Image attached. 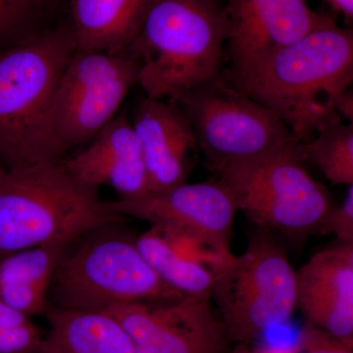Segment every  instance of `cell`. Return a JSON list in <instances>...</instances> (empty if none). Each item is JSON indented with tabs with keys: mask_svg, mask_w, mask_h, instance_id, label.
<instances>
[{
	"mask_svg": "<svg viewBox=\"0 0 353 353\" xmlns=\"http://www.w3.org/2000/svg\"><path fill=\"white\" fill-rule=\"evenodd\" d=\"M319 233L334 234L341 243H353V185H348L343 203L331 208Z\"/></svg>",
	"mask_w": 353,
	"mask_h": 353,
	"instance_id": "603a6c76",
	"label": "cell"
},
{
	"mask_svg": "<svg viewBox=\"0 0 353 353\" xmlns=\"http://www.w3.org/2000/svg\"><path fill=\"white\" fill-rule=\"evenodd\" d=\"M296 350L299 353H352V345L316 327L304 330L299 334Z\"/></svg>",
	"mask_w": 353,
	"mask_h": 353,
	"instance_id": "cb8c5ba5",
	"label": "cell"
},
{
	"mask_svg": "<svg viewBox=\"0 0 353 353\" xmlns=\"http://www.w3.org/2000/svg\"><path fill=\"white\" fill-rule=\"evenodd\" d=\"M296 307L317 328L353 343V243L313 255L296 272Z\"/></svg>",
	"mask_w": 353,
	"mask_h": 353,
	"instance_id": "9a60e30c",
	"label": "cell"
},
{
	"mask_svg": "<svg viewBox=\"0 0 353 353\" xmlns=\"http://www.w3.org/2000/svg\"><path fill=\"white\" fill-rule=\"evenodd\" d=\"M294 155L311 162L333 185H353V124L336 121L318 130L310 141L296 143Z\"/></svg>",
	"mask_w": 353,
	"mask_h": 353,
	"instance_id": "ffe728a7",
	"label": "cell"
},
{
	"mask_svg": "<svg viewBox=\"0 0 353 353\" xmlns=\"http://www.w3.org/2000/svg\"><path fill=\"white\" fill-rule=\"evenodd\" d=\"M46 0H0V50L32 41L46 31Z\"/></svg>",
	"mask_w": 353,
	"mask_h": 353,
	"instance_id": "44dd1931",
	"label": "cell"
},
{
	"mask_svg": "<svg viewBox=\"0 0 353 353\" xmlns=\"http://www.w3.org/2000/svg\"><path fill=\"white\" fill-rule=\"evenodd\" d=\"M116 225V224H115ZM99 228L70 243L58 260L48 290L55 307L104 311L129 303H162L183 296L165 284L136 243V239Z\"/></svg>",
	"mask_w": 353,
	"mask_h": 353,
	"instance_id": "5b68a950",
	"label": "cell"
},
{
	"mask_svg": "<svg viewBox=\"0 0 353 353\" xmlns=\"http://www.w3.org/2000/svg\"><path fill=\"white\" fill-rule=\"evenodd\" d=\"M294 350H275V348H269V350H264L261 353H294Z\"/></svg>",
	"mask_w": 353,
	"mask_h": 353,
	"instance_id": "83f0119b",
	"label": "cell"
},
{
	"mask_svg": "<svg viewBox=\"0 0 353 353\" xmlns=\"http://www.w3.org/2000/svg\"><path fill=\"white\" fill-rule=\"evenodd\" d=\"M39 353H136L126 330L105 311L48 307Z\"/></svg>",
	"mask_w": 353,
	"mask_h": 353,
	"instance_id": "ac0fdd59",
	"label": "cell"
},
{
	"mask_svg": "<svg viewBox=\"0 0 353 353\" xmlns=\"http://www.w3.org/2000/svg\"><path fill=\"white\" fill-rule=\"evenodd\" d=\"M228 338L248 341L285 324L296 308V272L273 232L260 229L211 292Z\"/></svg>",
	"mask_w": 353,
	"mask_h": 353,
	"instance_id": "52a82bcc",
	"label": "cell"
},
{
	"mask_svg": "<svg viewBox=\"0 0 353 353\" xmlns=\"http://www.w3.org/2000/svg\"><path fill=\"white\" fill-rule=\"evenodd\" d=\"M215 1L219 2V3H222V0H215Z\"/></svg>",
	"mask_w": 353,
	"mask_h": 353,
	"instance_id": "f1b7e54d",
	"label": "cell"
},
{
	"mask_svg": "<svg viewBox=\"0 0 353 353\" xmlns=\"http://www.w3.org/2000/svg\"><path fill=\"white\" fill-rule=\"evenodd\" d=\"M210 294L106 309L126 330L136 353H221L227 334Z\"/></svg>",
	"mask_w": 353,
	"mask_h": 353,
	"instance_id": "30bf717a",
	"label": "cell"
},
{
	"mask_svg": "<svg viewBox=\"0 0 353 353\" xmlns=\"http://www.w3.org/2000/svg\"><path fill=\"white\" fill-rule=\"evenodd\" d=\"M76 50L70 23L0 50V162L7 170L66 160L51 132L50 114Z\"/></svg>",
	"mask_w": 353,
	"mask_h": 353,
	"instance_id": "7a4b0ae2",
	"label": "cell"
},
{
	"mask_svg": "<svg viewBox=\"0 0 353 353\" xmlns=\"http://www.w3.org/2000/svg\"><path fill=\"white\" fill-rule=\"evenodd\" d=\"M139 63L126 54L76 50L60 79L50 114L53 138L66 154L92 141L117 115Z\"/></svg>",
	"mask_w": 353,
	"mask_h": 353,
	"instance_id": "9c48e42d",
	"label": "cell"
},
{
	"mask_svg": "<svg viewBox=\"0 0 353 353\" xmlns=\"http://www.w3.org/2000/svg\"><path fill=\"white\" fill-rule=\"evenodd\" d=\"M230 85L269 109L297 143L341 121L334 103L353 81V32L334 21L274 51Z\"/></svg>",
	"mask_w": 353,
	"mask_h": 353,
	"instance_id": "6da1fadb",
	"label": "cell"
},
{
	"mask_svg": "<svg viewBox=\"0 0 353 353\" xmlns=\"http://www.w3.org/2000/svg\"><path fill=\"white\" fill-rule=\"evenodd\" d=\"M331 7L334 12L341 14L347 22L353 19V0H321Z\"/></svg>",
	"mask_w": 353,
	"mask_h": 353,
	"instance_id": "484cf974",
	"label": "cell"
},
{
	"mask_svg": "<svg viewBox=\"0 0 353 353\" xmlns=\"http://www.w3.org/2000/svg\"><path fill=\"white\" fill-rule=\"evenodd\" d=\"M31 317L0 301V353H30L34 334Z\"/></svg>",
	"mask_w": 353,
	"mask_h": 353,
	"instance_id": "7402d4cb",
	"label": "cell"
},
{
	"mask_svg": "<svg viewBox=\"0 0 353 353\" xmlns=\"http://www.w3.org/2000/svg\"><path fill=\"white\" fill-rule=\"evenodd\" d=\"M336 113L340 116L341 119L347 120L352 123L353 121V94L352 90H347L343 92L336 99L334 103Z\"/></svg>",
	"mask_w": 353,
	"mask_h": 353,
	"instance_id": "d4e9b609",
	"label": "cell"
},
{
	"mask_svg": "<svg viewBox=\"0 0 353 353\" xmlns=\"http://www.w3.org/2000/svg\"><path fill=\"white\" fill-rule=\"evenodd\" d=\"M157 0H69L77 50L125 54Z\"/></svg>",
	"mask_w": 353,
	"mask_h": 353,
	"instance_id": "e0dca14e",
	"label": "cell"
},
{
	"mask_svg": "<svg viewBox=\"0 0 353 353\" xmlns=\"http://www.w3.org/2000/svg\"><path fill=\"white\" fill-rule=\"evenodd\" d=\"M123 218L108 210L99 188L72 176L65 160L8 171L0 185V260L36 246L72 243Z\"/></svg>",
	"mask_w": 353,
	"mask_h": 353,
	"instance_id": "277c9868",
	"label": "cell"
},
{
	"mask_svg": "<svg viewBox=\"0 0 353 353\" xmlns=\"http://www.w3.org/2000/svg\"><path fill=\"white\" fill-rule=\"evenodd\" d=\"M229 22L215 0H157L125 54L146 97L173 99L219 75Z\"/></svg>",
	"mask_w": 353,
	"mask_h": 353,
	"instance_id": "3957f363",
	"label": "cell"
},
{
	"mask_svg": "<svg viewBox=\"0 0 353 353\" xmlns=\"http://www.w3.org/2000/svg\"><path fill=\"white\" fill-rule=\"evenodd\" d=\"M68 245L57 241L0 260V301L31 318L46 314L53 272Z\"/></svg>",
	"mask_w": 353,
	"mask_h": 353,
	"instance_id": "d6986e66",
	"label": "cell"
},
{
	"mask_svg": "<svg viewBox=\"0 0 353 353\" xmlns=\"http://www.w3.org/2000/svg\"><path fill=\"white\" fill-rule=\"evenodd\" d=\"M229 38L227 74L250 69L274 51L333 22L312 10L305 0H228L224 6Z\"/></svg>",
	"mask_w": 353,
	"mask_h": 353,
	"instance_id": "8fae6325",
	"label": "cell"
},
{
	"mask_svg": "<svg viewBox=\"0 0 353 353\" xmlns=\"http://www.w3.org/2000/svg\"><path fill=\"white\" fill-rule=\"evenodd\" d=\"M132 127L141 143L150 192L187 183L199 148L182 111L168 99L146 97L139 102Z\"/></svg>",
	"mask_w": 353,
	"mask_h": 353,
	"instance_id": "5bb4252c",
	"label": "cell"
},
{
	"mask_svg": "<svg viewBox=\"0 0 353 353\" xmlns=\"http://www.w3.org/2000/svg\"><path fill=\"white\" fill-rule=\"evenodd\" d=\"M168 101L182 111L214 172L297 143L280 118L221 74Z\"/></svg>",
	"mask_w": 353,
	"mask_h": 353,
	"instance_id": "ba28073f",
	"label": "cell"
},
{
	"mask_svg": "<svg viewBox=\"0 0 353 353\" xmlns=\"http://www.w3.org/2000/svg\"><path fill=\"white\" fill-rule=\"evenodd\" d=\"M111 213L212 236L230 243L236 208L218 181L182 183L131 199L104 201Z\"/></svg>",
	"mask_w": 353,
	"mask_h": 353,
	"instance_id": "7c38bea8",
	"label": "cell"
},
{
	"mask_svg": "<svg viewBox=\"0 0 353 353\" xmlns=\"http://www.w3.org/2000/svg\"><path fill=\"white\" fill-rule=\"evenodd\" d=\"M136 243L165 284L188 296H211L234 256L226 241L166 225H152Z\"/></svg>",
	"mask_w": 353,
	"mask_h": 353,
	"instance_id": "4fadbf2b",
	"label": "cell"
},
{
	"mask_svg": "<svg viewBox=\"0 0 353 353\" xmlns=\"http://www.w3.org/2000/svg\"><path fill=\"white\" fill-rule=\"evenodd\" d=\"M65 166L77 180L90 187L108 185L119 199L148 194V172L141 143L126 112L116 115L90 145Z\"/></svg>",
	"mask_w": 353,
	"mask_h": 353,
	"instance_id": "2e32d148",
	"label": "cell"
},
{
	"mask_svg": "<svg viewBox=\"0 0 353 353\" xmlns=\"http://www.w3.org/2000/svg\"><path fill=\"white\" fill-rule=\"evenodd\" d=\"M7 174H8V170L0 162V185L3 182L4 179L6 178Z\"/></svg>",
	"mask_w": 353,
	"mask_h": 353,
	"instance_id": "4316f807",
	"label": "cell"
},
{
	"mask_svg": "<svg viewBox=\"0 0 353 353\" xmlns=\"http://www.w3.org/2000/svg\"><path fill=\"white\" fill-rule=\"evenodd\" d=\"M296 143L215 172L236 210L260 229L290 239L319 233L333 208L331 194L294 155Z\"/></svg>",
	"mask_w": 353,
	"mask_h": 353,
	"instance_id": "8992f818",
	"label": "cell"
}]
</instances>
